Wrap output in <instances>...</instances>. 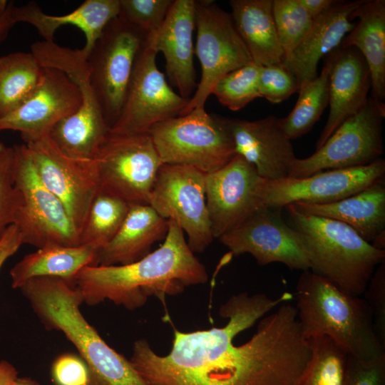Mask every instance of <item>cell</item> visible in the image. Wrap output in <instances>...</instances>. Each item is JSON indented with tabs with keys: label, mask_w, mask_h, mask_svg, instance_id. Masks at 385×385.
<instances>
[{
	"label": "cell",
	"mask_w": 385,
	"mask_h": 385,
	"mask_svg": "<svg viewBox=\"0 0 385 385\" xmlns=\"http://www.w3.org/2000/svg\"><path fill=\"white\" fill-rule=\"evenodd\" d=\"M99 252L85 245H52L38 248L26 255L11 269V287L19 289L31 279L41 277H58L73 283L82 269L98 266Z\"/></svg>",
	"instance_id": "29"
},
{
	"label": "cell",
	"mask_w": 385,
	"mask_h": 385,
	"mask_svg": "<svg viewBox=\"0 0 385 385\" xmlns=\"http://www.w3.org/2000/svg\"><path fill=\"white\" fill-rule=\"evenodd\" d=\"M25 145L41 183L63 204L80 235L99 190L94 160L68 156L48 135Z\"/></svg>",
	"instance_id": "15"
},
{
	"label": "cell",
	"mask_w": 385,
	"mask_h": 385,
	"mask_svg": "<svg viewBox=\"0 0 385 385\" xmlns=\"http://www.w3.org/2000/svg\"><path fill=\"white\" fill-rule=\"evenodd\" d=\"M148 134L163 164L189 165L207 174L237 155L228 118L205 110L168 119Z\"/></svg>",
	"instance_id": "7"
},
{
	"label": "cell",
	"mask_w": 385,
	"mask_h": 385,
	"mask_svg": "<svg viewBox=\"0 0 385 385\" xmlns=\"http://www.w3.org/2000/svg\"><path fill=\"white\" fill-rule=\"evenodd\" d=\"M361 296L371 311L376 334L385 347V261L376 268Z\"/></svg>",
	"instance_id": "39"
},
{
	"label": "cell",
	"mask_w": 385,
	"mask_h": 385,
	"mask_svg": "<svg viewBox=\"0 0 385 385\" xmlns=\"http://www.w3.org/2000/svg\"><path fill=\"white\" fill-rule=\"evenodd\" d=\"M13 3L11 2L6 13L0 17V43L7 37L9 31L14 26L11 16V9Z\"/></svg>",
	"instance_id": "45"
},
{
	"label": "cell",
	"mask_w": 385,
	"mask_h": 385,
	"mask_svg": "<svg viewBox=\"0 0 385 385\" xmlns=\"http://www.w3.org/2000/svg\"><path fill=\"white\" fill-rule=\"evenodd\" d=\"M51 378L55 385H89L90 373L87 364L73 354L58 356L51 366Z\"/></svg>",
	"instance_id": "41"
},
{
	"label": "cell",
	"mask_w": 385,
	"mask_h": 385,
	"mask_svg": "<svg viewBox=\"0 0 385 385\" xmlns=\"http://www.w3.org/2000/svg\"><path fill=\"white\" fill-rule=\"evenodd\" d=\"M359 21L344 38L341 46L354 47L363 56L371 77V94L385 99V1L364 0L353 14Z\"/></svg>",
	"instance_id": "27"
},
{
	"label": "cell",
	"mask_w": 385,
	"mask_h": 385,
	"mask_svg": "<svg viewBox=\"0 0 385 385\" xmlns=\"http://www.w3.org/2000/svg\"><path fill=\"white\" fill-rule=\"evenodd\" d=\"M294 297L306 339L327 336L347 355L361 360L385 354L363 297L351 294L310 270L300 274Z\"/></svg>",
	"instance_id": "4"
},
{
	"label": "cell",
	"mask_w": 385,
	"mask_h": 385,
	"mask_svg": "<svg viewBox=\"0 0 385 385\" xmlns=\"http://www.w3.org/2000/svg\"><path fill=\"white\" fill-rule=\"evenodd\" d=\"M260 97L272 103H281L299 91L294 75L282 63L261 66L259 75Z\"/></svg>",
	"instance_id": "38"
},
{
	"label": "cell",
	"mask_w": 385,
	"mask_h": 385,
	"mask_svg": "<svg viewBox=\"0 0 385 385\" xmlns=\"http://www.w3.org/2000/svg\"><path fill=\"white\" fill-rule=\"evenodd\" d=\"M310 356L292 385H344L347 354L332 339H307Z\"/></svg>",
	"instance_id": "33"
},
{
	"label": "cell",
	"mask_w": 385,
	"mask_h": 385,
	"mask_svg": "<svg viewBox=\"0 0 385 385\" xmlns=\"http://www.w3.org/2000/svg\"><path fill=\"white\" fill-rule=\"evenodd\" d=\"M119 11V0H86L72 12L59 16L47 14L37 3L30 1L21 6L13 4L11 16L15 24L32 25L46 41H53L56 30L63 25L79 28L86 37L81 50L87 57L105 26Z\"/></svg>",
	"instance_id": "24"
},
{
	"label": "cell",
	"mask_w": 385,
	"mask_h": 385,
	"mask_svg": "<svg viewBox=\"0 0 385 385\" xmlns=\"http://www.w3.org/2000/svg\"><path fill=\"white\" fill-rule=\"evenodd\" d=\"M99 190L129 204H149L160 156L148 133L109 134L93 159Z\"/></svg>",
	"instance_id": "12"
},
{
	"label": "cell",
	"mask_w": 385,
	"mask_h": 385,
	"mask_svg": "<svg viewBox=\"0 0 385 385\" xmlns=\"http://www.w3.org/2000/svg\"><path fill=\"white\" fill-rule=\"evenodd\" d=\"M255 167L236 155L219 170L205 174V194L215 238L235 228L263 208Z\"/></svg>",
	"instance_id": "18"
},
{
	"label": "cell",
	"mask_w": 385,
	"mask_h": 385,
	"mask_svg": "<svg viewBox=\"0 0 385 385\" xmlns=\"http://www.w3.org/2000/svg\"><path fill=\"white\" fill-rule=\"evenodd\" d=\"M14 148V185L20 195L14 225L23 244L80 245V235L65 206L39 179L25 144Z\"/></svg>",
	"instance_id": "8"
},
{
	"label": "cell",
	"mask_w": 385,
	"mask_h": 385,
	"mask_svg": "<svg viewBox=\"0 0 385 385\" xmlns=\"http://www.w3.org/2000/svg\"><path fill=\"white\" fill-rule=\"evenodd\" d=\"M197 27L195 54L201 66V78L180 115L205 105L217 81L230 72L252 61L230 13L213 1H195Z\"/></svg>",
	"instance_id": "11"
},
{
	"label": "cell",
	"mask_w": 385,
	"mask_h": 385,
	"mask_svg": "<svg viewBox=\"0 0 385 385\" xmlns=\"http://www.w3.org/2000/svg\"><path fill=\"white\" fill-rule=\"evenodd\" d=\"M130 205L117 196L98 190L80 232V245L101 250L120 228Z\"/></svg>",
	"instance_id": "32"
},
{
	"label": "cell",
	"mask_w": 385,
	"mask_h": 385,
	"mask_svg": "<svg viewBox=\"0 0 385 385\" xmlns=\"http://www.w3.org/2000/svg\"><path fill=\"white\" fill-rule=\"evenodd\" d=\"M364 0L339 1L314 19L307 34L282 64L291 72L299 88L315 78L319 61L342 43L354 28L353 14Z\"/></svg>",
	"instance_id": "23"
},
{
	"label": "cell",
	"mask_w": 385,
	"mask_h": 385,
	"mask_svg": "<svg viewBox=\"0 0 385 385\" xmlns=\"http://www.w3.org/2000/svg\"><path fill=\"white\" fill-rule=\"evenodd\" d=\"M174 0H119L118 16L147 36L156 34Z\"/></svg>",
	"instance_id": "36"
},
{
	"label": "cell",
	"mask_w": 385,
	"mask_h": 385,
	"mask_svg": "<svg viewBox=\"0 0 385 385\" xmlns=\"http://www.w3.org/2000/svg\"><path fill=\"white\" fill-rule=\"evenodd\" d=\"M385 104L369 96L364 107L344 120L324 144L305 158H296L288 178H304L324 170L364 166L384 152Z\"/></svg>",
	"instance_id": "10"
},
{
	"label": "cell",
	"mask_w": 385,
	"mask_h": 385,
	"mask_svg": "<svg viewBox=\"0 0 385 385\" xmlns=\"http://www.w3.org/2000/svg\"><path fill=\"white\" fill-rule=\"evenodd\" d=\"M43 74V68L31 52H15L0 57V118L34 93Z\"/></svg>",
	"instance_id": "30"
},
{
	"label": "cell",
	"mask_w": 385,
	"mask_h": 385,
	"mask_svg": "<svg viewBox=\"0 0 385 385\" xmlns=\"http://www.w3.org/2000/svg\"><path fill=\"white\" fill-rule=\"evenodd\" d=\"M207 279L206 268L189 247L184 232L169 220L164 242L156 250L127 265L86 267L73 283L88 305L109 300L135 310L149 297L165 302L166 296L179 294L187 287L205 284Z\"/></svg>",
	"instance_id": "2"
},
{
	"label": "cell",
	"mask_w": 385,
	"mask_h": 385,
	"mask_svg": "<svg viewBox=\"0 0 385 385\" xmlns=\"http://www.w3.org/2000/svg\"><path fill=\"white\" fill-rule=\"evenodd\" d=\"M9 4L6 0H0V17L2 16L8 9Z\"/></svg>",
	"instance_id": "47"
},
{
	"label": "cell",
	"mask_w": 385,
	"mask_h": 385,
	"mask_svg": "<svg viewBox=\"0 0 385 385\" xmlns=\"http://www.w3.org/2000/svg\"><path fill=\"white\" fill-rule=\"evenodd\" d=\"M13 385H41L38 381L29 377L21 376L17 379Z\"/></svg>",
	"instance_id": "46"
},
{
	"label": "cell",
	"mask_w": 385,
	"mask_h": 385,
	"mask_svg": "<svg viewBox=\"0 0 385 385\" xmlns=\"http://www.w3.org/2000/svg\"><path fill=\"white\" fill-rule=\"evenodd\" d=\"M313 19L324 14L339 1L336 0H298Z\"/></svg>",
	"instance_id": "43"
},
{
	"label": "cell",
	"mask_w": 385,
	"mask_h": 385,
	"mask_svg": "<svg viewBox=\"0 0 385 385\" xmlns=\"http://www.w3.org/2000/svg\"><path fill=\"white\" fill-rule=\"evenodd\" d=\"M288 224L303 240L310 271L342 290L361 296L385 250L374 247L355 230L339 221L302 214L292 205L284 207Z\"/></svg>",
	"instance_id": "5"
},
{
	"label": "cell",
	"mask_w": 385,
	"mask_h": 385,
	"mask_svg": "<svg viewBox=\"0 0 385 385\" xmlns=\"http://www.w3.org/2000/svg\"><path fill=\"white\" fill-rule=\"evenodd\" d=\"M228 123L236 154L252 164L260 177L270 180L288 177L297 157L279 118L269 115L252 121L228 118Z\"/></svg>",
	"instance_id": "20"
},
{
	"label": "cell",
	"mask_w": 385,
	"mask_h": 385,
	"mask_svg": "<svg viewBox=\"0 0 385 385\" xmlns=\"http://www.w3.org/2000/svg\"><path fill=\"white\" fill-rule=\"evenodd\" d=\"M147 36L118 16L105 26L87 56L91 83L110 129L120 116L136 58Z\"/></svg>",
	"instance_id": "9"
},
{
	"label": "cell",
	"mask_w": 385,
	"mask_h": 385,
	"mask_svg": "<svg viewBox=\"0 0 385 385\" xmlns=\"http://www.w3.org/2000/svg\"><path fill=\"white\" fill-rule=\"evenodd\" d=\"M344 385H385V354L370 360L348 355Z\"/></svg>",
	"instance_id": "40"
},
{
	"label": "cell",
	"mask_w": 385,
	"mask_h": 385,
	"mask_svg": "<svg viewBox=\"0 0 385 385\" xmlns=\"http://www.w3.org/2000/svg\"><path fill=\"white\" fill-rule=\"evenodd\" d=\"M327 56L320 74L299 88L294 108L287 117L279 118L282 130L291 140L308 133L329 105L332 61Z\"/></svg>",
	"instance_id": "31"
},
{
	"label": "cell",
	"mask_w": 385,
	"mask_h": 385,
	"mask_svg": "<svg viewBox=\"0 0 385 385\" xmlns=\"http://www.w3.org/2000/svg\"><path fill=\"white\" fill-rule=\"evenodd\" d=\"M272 14L285 58L307 34L314 19L298 0H273Z\"/></svg>",
	"instance_id": "35"
},
{
	"label": "cell",
	"mask_w": 385,
	"mask_h": 385,
	"mask_svg": "<svg viewBox=\"0 0 385 385\" xmlns=\"http://www.w3.org/2000/svg\"><path fill=\"white\" fill-rule=\"evenodd\" d=\"M298 212L343 222L371 243L385 232V178L342 200L325 204H291Z\"/></svg>",
	"instance_id": "26"
},
{
	"label": "cell",
	"mask_w": 385,
	"mask_h": 385,
	"mask_svg": "<svg viewBox=\"0 0 385 385\" xmlns=\"http://www.w3.org/2000/svg\"><path fill=\"white\" fill-rule=\"evenodd\" d=\"M152 36L139 52L125 102L110 133L118 135L148 133L153 127L179 116L189 100L175 92L156 65Z\"/></svg>",
	"instance_id": "14"
},
{
	"label": "cell",
	"mask_w": 385,
	"mask_h": 385,
	"mask_svg": "<svg viewBox=\"0 0 385 385\" xmlns=\"http://www.w3.org/2000/svg\"><path fill=\"white\" fill-rule=\"evenodd\" d=\"M195 6L194 0L173 1L158 31L152 36L155 51L161 52L165 59L170 83L187 100L190 99L197 86L192 41Z\"/></svg>",
	"instance_id": "21"
},
{
	"label": "cell",
	"mask_w": 385,
	"mask_h": 385,
	"mask_svg": "<svg viewBox=\"0 0 385 385\" xmlns=\"http://www.w3.org/2000/svg\"><path fill=\"white\" fill-rule=\"evenodd\" d=\"M19 378L16 367L6 360L0 361V385H13Z\"/></svg>",
	"instance_id": "44"
},
{
	"label": "cell",
	"mask_w": 385,
	"mask_h": 385,
	"mask_svg": "<svg viewBox=\"0 0 385 385\" xmlns=\"http://www.w3.org/2000/svg\"><path fill=\"white\" fill-rule=\"evenodd\" d=\"M259 293L231 296L219 309L222 327L174 329L158 355L136 340L130 361L147 385H292L310 356L296 307Z\"/></svg>",
	"instance_id": "1"
},
{
	"label": "cell",
	"mask_w": 385,
	"mask_h": 385,
	"mask_svg": "<svg viewBox=\"0 0 385 385\" xmlns=\"http://www.w3.org/2000/svg\"><path fill=\"white\" fill-rule=\"evenodd\" d=\"M205 174L189 165L163 164L149 199V205L161 217L175 222L185 232L189 247L199 253L214 239L206 202Z\"/></svg>",
	"instance_id": "13"
},
{
	"label": "cell",
	"mask_w": 385,
	"mask_h": 385,
	"mask_svg": "<svg viewBox=\"0 0 385 385\" xmlns=\"http://www.w3.org/2000/svg\"><path fill=\"white\" fill-rule=\"evenodd\" d=\"M384 178L385 160L380 158L367 165L328 170L304 178H261L259 195L262 206L274 210L296 202L325 204L356 194Z\"/></svg>",
	"instance_id": "16"
},
{
	"label": "cell",
	"mask_w": 385,
	"mask_h": 385,
	"mask_svg": "<svg viewBox=\"0 0 385 385\" xmlns=\"http://www.w3.org/2000/svg\"><path fill=\"white\" fill-rule=\"evenodd\" d=\"M31 53L43 68L66 73L79 88L83 103L72 115L57 123L48 134L57 147L68 156L93 160L110 132L101 113L90 80L87 57L81 49L39 41L31 45Z\"/></svg>",
	"instance_id": "6"
},
{
	"label": "cell",
	"mask_w": 385,
	"mask_h": 385,
	"mask_svg": "<svg viewBox=\"0 0 385 385\" xmlns=\"http://www.w3.org/2000/svg\"><path fill=\"white\" fill-rule=\"evenodd\" d=\"M83 101L79 88L66 73L56 68H43L42 79L34 93L0 118V130L19 131L25 143L38 139L74 114Z\"/></svg>",
	"instance_id": "19"
},
{
	"label": "cell",
	"mask_w": 385,
	"mask_h": 385,
	"mask_svg": "<svg viewBox=\"0 0 385 385\" xmlns=\"http://www.w3.org/2000/svg\"><path fill=\"white\" fill-rule=\"evenodd\" d=\"M7 147H6L2 143L0 142V158L5 152Z\"/></svg>",
	"instance_id": "48"
},
{
	"label": "cell",
	"mask_w": 385,
	"mask_h": 385,
	"mask_svg": "<svg viewBox=\"0 0 385 385\" xmlns=\"http://www.w3.org/2000/svg\"><path fill=\"white\" fill-rule=\"evenodd\" d=\"M20 290L47 329L62 332L88 366L89 385H147L129 359L111 347L82 314L75 285L58 277L27 281Z\"/></svg>",
	"instance_id": "3"
},
{
	"label": "cell",
	"mask_w": 385,
	"mask_h": 385,
	"mask_svg": "<svg viewBox=\"0 0 385 385\" xmlns=\"http://www.w3.org/2000/svg\"><path fill=\"white\" fill-rule=\"evenodd\" d=\"M273 0H231L235 29L255 63L280 64L284 52L278 40L272 14Z\"/></svg>",
	"instance_id": "28"
},
{
	"label": "cell",
	"mask_w": 385,
	"mask_h": 385,
	"mask_svg": "<svg viewBox=\"0 0 385 385\" xmlns=\"http://www.w3.org/2000/svg\"><path fill=\"white\" fill-rule=\"evenodd\" d=\"M261 66L251 61L220 79L212 89L217 101L233 111L260 97L259 75Z\"/></svg>",
	"instance_id": "34"
},
{
	"label": "cell",
	"mask_w": 385,
	"mask_h": 385,
	"mask_svg": "<svg viewBox=\"0 0 385 385\" xmlns=\"http://www.w3.org/2000/svg\"><path fill=\"white\" fill-rule=\"evenodd\" d=\"M280 210L263 207L218 239L232 256L248 253L261 266L278 262L290 270H309L302 238Z\"/></svg>",
	"instance_id": "17"
},
{
	"label": "cell",
	"mask_w": 385,
	"mask_h": 385,
	"mask_svg": "<svg viewBox=\"0 0 385 385\" xmlns=\"http://www.w3.org/2000/svg\"><path fill=\"white\" fill-rule=\"evenodd\" d=\"M329 55L332 61L329 112L316 149L322 147L344 120L364 107L371 91L369 69L356 48L339 46Z\"/></svg>",
	"instance_id": "22"
},
{
	"label": "cell",
	"mask_w": 385,
	"mask_h": 385,
	"mask_svg": "<svg viewBox=\"0 0 385 385\" xmlns=\"http://www.w3.org/2000/svg\"><path fill=\"white\" fill-rule=\"evenodd\" d=\"M169 220L149 204H130L120 228L99 253L98 265H127L150 253L152 245L165 239Z\"/></svg>",
	"instance_id": "25"
},
{
	"label": "cell",
	"mask_w": 385,
	"mask_h": 385,
	"mask_svg": "<svg viewBox=\"0 0 385 385\" xmlns=\"http://www.w3.org/2000/svg\"><path fill=\"white\" fill-rule=\"evenodd\" d=\"M14 148L7 147L0 158V241L14 224L20 195L14 185Z\"/></svg>",
	"instance_id": "37"
},
{
	"label": "cell",
	"mask_w": 385,
	"mask_h": 385,
	"mask_svg": "<svg viewBox=\"0 0 385 385\" xmlns=\"http://www.w3.org/2000/svg\"><path fill=\"white\" fill-rule=\"evenodd\" d=\"M21 245V233L14 224L7 229L0 241V270L6 260L14 255Z\"/></svg>",
	"instance_id": "42"
}]
</instances>
